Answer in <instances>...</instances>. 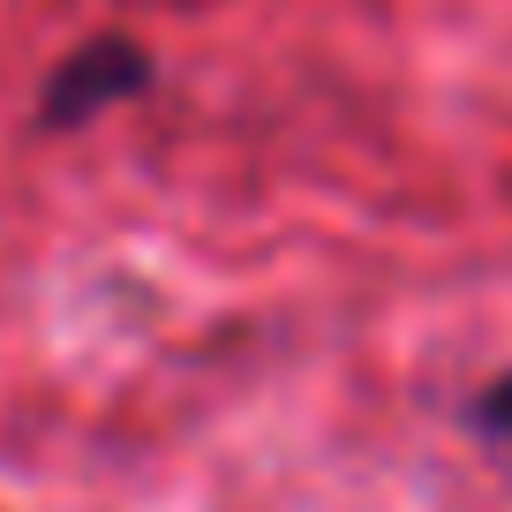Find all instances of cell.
Segmentation results:
<instances>
[{"instance_id":"cell-2","label":"cell","mask_w":512,"mask_h":512,"mask_svg":"<svg viewBox=\"0 0 512 512\" xmlns=\"http://www.w3.org/2000/svg\"><path fill=\"white\" fill-rule=\"evenodd\" d=\"M475 430L497 437V445L512 452V369H505V377H490V384L475 392Z\"/></svg>"},{"instance_id":"cell-1","label":"cell","mask_w":512,"mask_h":512,"mask_svg":"<svg viewBox=\"0 0 512 512\" xmlns=\"http://www.w3.org/2000/svg\"><path fill=\"white\" fill-rule=\"evenodd\" d=\"M151 76H159V68H151V53L136 46V38H121V31L83 38L46 76V91H38V128H91L98 113L136 106V98L151 91Z\"/></svg>"}]
</instances>
